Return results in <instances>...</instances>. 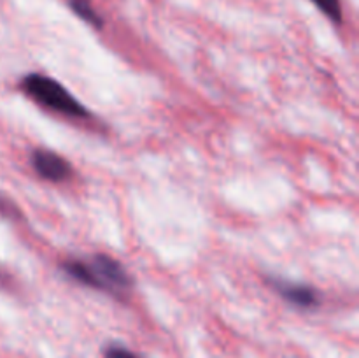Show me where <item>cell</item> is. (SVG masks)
I'll return each instance as SVG.
<instances>
[{
	"mask_svg": "<svg viewBox=\"0 0 359 358\" xmlns=\"http://www.w3.org/2000/svg\"><path fill=\"white\" fill-rule=\"evenodd\" d=\"M20 88L28 98L53 112L69 118H90L86 105L81 104L60 81L44 74H28L21 79Z\"/></svg>",
	"mask_w": 359,
	"mask_h": 358,
	"instance_id": "2",
	"label": "cell"
},
{
	"mask_svg": "<svg viewBox=\"0 0 359 358\" xmlns=\"http://www.w3.org/2000/svg\"><path fill=\"white\" fill-rule=\"evenodd\" d=\"M104 354H105V358H140L139 354H135L133 351L126 350L125 346H119V344H111V346L105 347Z\"/></svg>",
	"mask_w": 359,
	"mask_h": 358,
	"instance_id": "7",
	"label": "cell"
},
{
	"mask_svg": "<svg viewBox=\"0 0 359 358\" xmlns=\"http://www.w3.org/2000/svg\"><path fill=\"white\" fill-rule=\"evenodd\" d=\"M0 214L6 218H18V220L21 218V211L18 209L16 204L6 197H0Z\"/></svg>",
	"mask_w": 359,
	"mask_h": 358,
	"instance_id": "8",
	"label": "cell"
},
{
	"mask_svg": "<svg viewBox=\"0 0 359 358\" xmlns=\"http://www.w3.org/2000/svg\"><path fill=\"white\" fill-rule=\"evenodd\" d=\"M270 286L280 295L286 302L302 309H314L319 305V293L312 286L304 283L280 279V277H269Z\"/></svg>",
	"mask_w": 359,
	"mask_h": 358,
	"instance_id": "4",
	"label": "cell"
},
{
	"mask_svg": "<svg viewBox=\"0 0 359 358\" xmlns=\"http://www.w3.org/2000/svg\"><path fill=\"white\" fill-rule=\"evenodd\" d=\"M62 269L83 286L95 288L116 298H121L133 286L132 276L123 263L104 253L91 255L90 258L67 260Z\"/></svg>",
	"mask_w": 359,
	"mask_h": 358,
	"instance_id": "1",
	"label": "cell"
},
{
	"mask_svg": "<svg viewBox=\"0 0 359 358\" xmlns=\"http://www.w3.org/2000/svg\"><path fill=\"white\" fill-rule=\"evenodd\" d=\"M312 4L333 23H342V4H340V0H312Z\"/></svg>",
	"mask_w": 359,
	"mask_h": 358,
	"instance_id": "6",
	"label": "cell"
},
{
	"mask_svg": "<svg viewBox=\"0 0 359 358\" xmlns=\"http://www.w3.org/2000/svg\"><path fill=\"white\" fill-rule=\"evenodd\" d=\"M30 164L32 167H34V171L37 172L42 179L51 183L67 181V179H70V175H72L74 172L69 160L60 157L55 151L42 150V147L32 151Z\"/></svg>",
	"mask_w": 359,
	"mask_h": 358,
	"instance_id": "3",
	"label": "cell"
},
{
	"mask_svg": "<svg viewBox=\"0 0 359 358\" xmlns=\"http://www.w3.org/2000/svg\"><path fill=\"white\" fill-rule=\"evenodd\" d=\"M69 7L72 9V13L76 14L77 18L84 21V23L91 25L95 28L104 27V20L98 14V11L95 9V6L91 4V0H67Z\"/></svg>",
	"mask_w": 359,
	"mask_h": 358,
	"instance_id": "5",
	"label": "cell"
}]
</instances>
